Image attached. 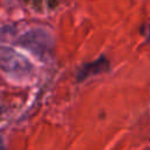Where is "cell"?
Wrapping results in <instances>:
<instances>
[{
  "mask_svg": "<svg viewBox=\"0 0 150 150\" xmlns=\"http://www.w3.org/2000/svg\"><path fill=\"white\" fill-rule=\"evenodd\" d=\"M19 43L40 56L47 54L53 46L52 39L48 35V33L41 29H34L26 33L25 35L21 36Z\"/></svg>",
  "mask_w": 150,
  "mask_h": 150,
  "instance_id": "obj_1",
  "label": "cell"
},
{
  "mask_svg": "<svg viewBox=\"0 0 150 150\" xmlns=\"http://www.w3.org/2000/svg\"><path fill=\"white\" fill-rule=\"evenodd\" d=\"M1 67L7 73L27 74L32 69V64L20 54L11 48L2 47L1 49Z\"/></svg>",
  "mask_w": 150,
  "mask_h": 150,
  "instance_id": "obj_2",
  "label": "cell"
},
{
  "mask_svg": "<svg viewBox=\"0 0 150 150\" xmlns=\"http://www.w3.org/2000/svg\"><path fill=\"white\" fill-rule=\"evenodd\" d=\"M109 68H110V64H109L108 59L104 55H101L97 60L89 62V63H84L81 67V69L77 71L76 80H77V82H82V81L87 80L89 76L108 71Z\"/></svg>",
  "mask_w": 150,
  "mask_h": 150,
  "instance_id": "obj_3",
  "label": "cell"
},
{
  "mask_svg": "<svg viewBox=\"0 0 150 150\" xmlns=\"http://www.w3.org/2000/svg\"><path fill=\"white\" fill-rule=\"evenodd\" d=\"M139 32H141V34H142L143 36H145V40H146L148 42H150V21L146 22L145 25H143V26L141 27Z\"/></svg>",
  "mask_w": 150,
  "mask_h": 150,
  "instance_id": "obj_4",
  "label": "cell"
},
{
  "mask_svg": "<svg viewBox=\"0 0 150 150\" xmlns=\"http://www.w3.org/2000/svg\"><path fill=\"white\" fill-rule=\"evenodd\" d=\"M26 4H28V5H30V6H33V7H35V8H38V11H40L41 9V4H42V0H23Z\"/></svg>",
  "mask_w": 150,
  "mask_h": 150,
  "instance_id": "obj_5",
  "label": "cell"
}]
</instances>
